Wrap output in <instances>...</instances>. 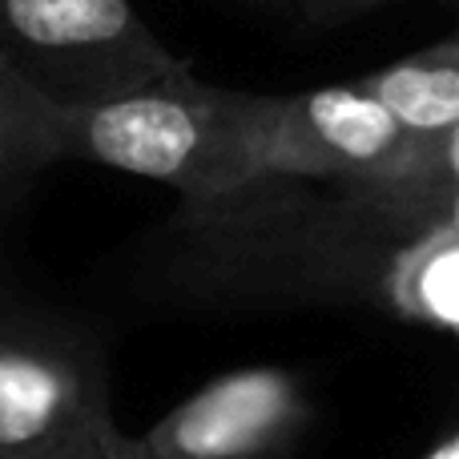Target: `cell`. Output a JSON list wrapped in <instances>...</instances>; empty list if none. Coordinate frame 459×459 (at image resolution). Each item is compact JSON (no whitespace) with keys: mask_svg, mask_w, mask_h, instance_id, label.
Returning <instances> with one entry per match:
<instances>
[{"mask_svg":"<svg viewBox=\"0 0 459 459\" xmlns=\"http://www.w3.org/2000/svg\"><path fill=\"white\" fill-rule=\"evenodd\" d=\"M270 109L274 97L206 85L178 65L101 101H48L45 137L53 166L85 161L150 178L178 190L186 206H206L258 186Z\"/></svg>","mask_w":459,"mask_h":459,"instance_id":"obj_1","label":"cell"},{"mask_svg":"<svg viewBox=\"0 0 459 459\" xmlns=\"http://www.w3.org/2000/svg\"><path fill=\"white\" fill-rule=\"evenodd\" d=\"M407 142L411 129H403L367 89H359V81L274 97L258 182L339 178L359 190L387 174Z\"/></svg>","mask_w":459,"mask_h":459,"instance_id":"obj_5","label":"cell"},{"mask_svg":"<svg viewBox=\"0 0 459 459\" xmlns=\"http://www.w3.org/2000/svg\"><path fill=\"white\" fill-rule=\"evenodd\" d=\"M294 4H310V8H371L383 0H294Z\"/></svg>","mask_w":459,"mask_h":459,"instance_id":"obj_12","label":"cell"},{"mask_svg":"<svg viewBox=\"0 0 459 459\" xmlns=\"http://www.w3.org/2000/svg\"><path fill=\"white\" fill-rule=\"evenodd\" d=\"M387 299L411 323L452 331L459 339V238L415 234L387 270Z\"/></svg>","mask_w":459,"mask_h":459,"instance_id":"obj_8","label":"cell"},{"mask_svg":"<svg viewBox=\"0 0 459 459\" xmlns=\"http://www.w3.org/2000/svg\"><path fill=\"white\" fill-rule=\"evenodd\" d=\"M359 89L375 97L411 134H436L459 121V40L420 48L383 69L359 77Z\"/></svg>","mask_w":459,"mask_h":459,"instance_id":"obj_7","label":"cell"},{"mask_svg":"<svg viewBox=\"0 0 459 459\" xmlns=\"http://www.w3.org/2000/svg\"><path fill=\"white\" fill-rule=\"evenodd\" d=\"M113 431L93 339L53 315L0 302V459H73Z\"/></svg>","mask_w":459,"mask_h":459,"instance_id":"obj_2","label":"cell"},{"mask_svg":"<svg viewBox=\"0 0 459 459\" xmlns=\"http://www.w3.org/2000/svg\"><path fill=\"white\" fill-rule=\"evenodd\" d=\"M73 459H134V455L126 452V431L117 428L101 447H93V452H85V455H73Z\"/></svg>","mask_w":459,"mask_h":459,"instance_id":"obj_10","label":"cell"},{"mask_svg":"<svg viewBox=\"0 0 459 459\" xmlns=\"http://www.w3.org/2000/svg\"><path fill=\"white\" fill-rule=\"evenodd\" d=\"M359 194L395 226L423 234L459 198V121L436 134H411L395 166L375 182L359 186Z\"/></svg>","mask_w":459,"mask_h":459,"instance_id":"obj_6","label":"cell"},{"mask_svg":"<svg viewBox=\"0 0 459 459\" xmlns=\"http://www.w3.org/2000/svg\"><path fill=\"white\" fill-rule=\"evenodd\" d=\"M423 459H459V431H455V436H447L444 444H436Z\"/></svg>","mask_w":459,"mask_h":459,"instance_id":"obj_13","label":"cell"},{"mask_svg":"<svg viewBox=\"0 0 459 459\" xmlns=\"http://www.w3.org/2000/svg\"><path fill=\"white\" fill-rule=\"evenodd\" d=\"M48 97L0 61V202L21 194L40 169L53 166L45 137Z\"/></svg>","mask_w":459,"mask_h":459,"instance_id":"obj_9","label":"cell"},{"mask_svg":"<svg viewBox=\"0 0 459 459\" xmlns=\"http://www.w3.org/2000/svg\"><path fill=\"white\" fill-rule=\"evenodd\" d=\"M310 420L302 383L282 367L210 379L150 431L126 436L134 459H278Z\"/></svg>","mask_w":459,"mask_h":459,"instance_id":"obj_4","label":"cell"},{"mask_svg":"<svg viewBox=\"0 0 459 459\" xmlns=\"http://www.w3.org/2000/svg\"><path fill=\"white\" fill-rule=\"evenodd\" d=\"M431 230H436V234H455V238H459V198H455L452 206H447L444 214H439L428 230H423V234H431Z\"/></svg>","mask_w":459,"mask_h":459,"instance_id":"obj_11","label":"cell"},{"mask_svg":"<svg viewBox=\"0 0 459 459\" xmlns=\"http://www.w3.org/2000/svg\"><path fill=\"white\" fill-rule=\"evenodd\" d=\"M0 61L56 105L129 93L182 65L134 0H0Z\"/></svg>","mask_w":459,"mask_h":459,"instance_id":"obj_3","label":"cell"}]
</instances>
